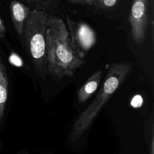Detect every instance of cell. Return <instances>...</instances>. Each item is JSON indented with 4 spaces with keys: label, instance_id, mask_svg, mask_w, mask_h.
Segmentation results:
<instances>
[{
    "label": "cell",
    "instance_id": "6",
    "mask_svg": "<svg viewBox=\"0 0 154 154\" xmlns=\"http://www.w3.org/2000/svg\"><path fill=\"white\" fill-rule=\"evenodd\" d=\"M102 71L99 70L91 75L77 91V98L79 103L87 101L96 91L102 81Z\"/></svg>",
    "mask_w": 154,
    "mask_h": 154
},
{
    "label": "cell",
    "instance_id": "13",
    "mask_svg": "<svg viewBox=\"0 0 154 154\" xmlns=\"http://www.w3.org/2000/svg\"><path fill=\"white\" fill-rule=\"evenodd\" d=\"M143 98L140 95H136L133 97L131 100V105L134 108H139L143 104Z\"/></svg>",
    "mask_w": 154,
    "mask_h": 154
},
{
    "label": "cell",
    "instance_id": "7",
    "mask_svg": "<svg viewBox=\"0 0 154 154\" xmlns=\"http://www.w3.org/2000/svg\"><path fill=\"white\" fill-rule=\"evenodd\" d=\"M31 9H36L53 14L57 13L58 10V0H17Z\"/></svg>",
    "mask_w": 154,
    "mask_h": 154
},
{
    "label": "cell",
    "instance_id": "11",
    "mask_svg": "<svg viewBox=\"0 0 154 154\" xmlns=\"http://www.w3.org/2000/svg\"><path fill=\"white\" fill-rule=\"evenodd\" d=\"M70 4L85 6H95L99 0H66Z\"/></svg>",
    "mask_w": 154,
    "mask_h": 154
},
{
    "label": "cell",
    "instance_id": "3",
    "mask_svg": "<svg viewBox=\"0 0 154 154\" xmlns=\"http://www.w3.org/2000/svg\"><path fill=\"white\" fill-rule=\"evenodd\" d=\"M71 43L75 52L82 58L95 45L97 36L94 31L87 23L76 22L66 17Z\"/></svg>",
    "mask_w": 154,
    "mask_h": 154
},
{
    "label": "cell",
    "instance_id": "8",
    "mask_svg": "<svg viewBox=\"0 0 154 154\" xmlns=\"http://www.w3.org/2000/svg\"><path fill=\"white\" fill-rule=\"evenodd\" d=\"M8 95V76L6 67L0 56V121L3 117Z\"/></svg>",
    "mask_w": 154,
    "mask_h": 154
},
{
    "label": "cell",
    "instance_id": "14",
    "mask_svg": "<svg viewBox=\"0 0 154 154\" xmlns=\"http://www.w3.org/2000/svg\"><path fill=\"white\" fill-rule=\"evenodd\" d=\"M5 27L4 26V22L0 17V37H3L5 34Z\"/></svg>",
    "mask_w": 154,
    "mask_h": 154
},
{
    "label": "cell",
    "instance_id": "12",
    "mask_svg": "<svg viewBox=\"0 0 154 154\" xmlns=\"http://www.w3.org/2000/svg\"><path fill=\"white\" fill-rule=\"evenodd\" d=\"M9 61L14 66L20 67L22 66V61L20 58L16 54H12L9 57Z\"/></svg>",
    "mask_w": 154,
    "mask_h": 154
},
{
    "label": "cell",
    "instance_id": "4",
    "mask_svg": "<svg viewBox=\"0 0 154 154\" xmlns=\"http://www.w3.org/2000/svg\"><path fill=\"white\" fill-rule=\"evenodd\" d=\"M149 0H133L129 16L132 37L141 45L146 40L148 22Z\"/></svg>",
    "mask_w": 154,
    "mask_h": 154
},
{
    "label": "cell",
    "instance_id": "5",
    "mask_svg": "<svg viewBox=\"0 0 154 154\" xmlns=\"http://www.w3.org/2000/svg\"><path fill=\"white\" fill-rule=\"evenodd\" d=\"M32 9L26 4L13 0L10 2V12L14 28L20 38L22 37L24 25Z\"/></svg>",
    "mask_w": 154,
    "mask_h": 154
},
{
    "label": "cell",
    "instance_id": "2",
    "mask_svg": "<svg viewBox=\"0 0 154 154\" xmlns=\"http://www.w3.org/2000/svg\"><path fill=\"white\" fill-rule=\"evenodd\" d=\"M49 13L32 9L26 18L22 40L35 70L42 80L48 75L46 54V31Z\"/></svg>",
    "mask_w": 154,
    "mask_h": 154
},
{
    "label": "cell",
    "instance_id": "1",
    "mask_svg": "<svg viewBox=\"0 0 154 154\" xmlns=\"http://www.w3.org/2000/svg\"><path fill=\"white\" fill-rule=\"evenodd\" d=\"M45 44L48 75L57 81L72 77L85 63L73 49L64 22L53 14H49Z\"/></svg>",
    "mask_w": 154,
    "mask_h": 154
},
{
    "label": "cell",
    "instance_id": "10",
    "mask_svg": "<svg viewBox=\"0 0 154 154\" xmlns=\"http://www.w3.org/2000/svg\"><path fill=\"white\" fill-rule=\"evenodd\" d=\"M120 0H99L94 7L103 10H108L114 7Z\"/></svg>",
    "mask_w": 154,
    "mask_h": 154
},
{
    "label": "cell",
    "instance_id": "9",
    "mask_svg": "<svg viewBox=\"0 0 154 154\" xmlns=\"http://www.w3.org/2000/svg\"><path fill=\"white\" fill-rule=\"evenodd\" d=\"M146 134L147 140H149V154H153V116L151 117V120H147L145 124Z\"/></svg>",
    "mask_w": 154,
    "mask_h": 154
}]
</instances>
